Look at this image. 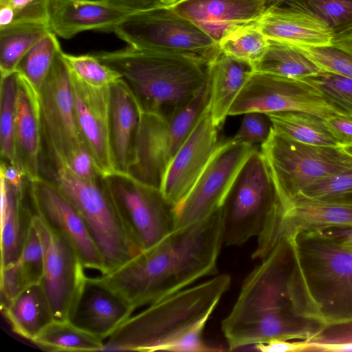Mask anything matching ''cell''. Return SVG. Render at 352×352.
I'll return each mask as SVG.
<instances>
[{"mask_svg":"<svg viewBox=\"0 0 352 352\" xmlns=\"http://www.w3.org/2000/svg\"><path fill=\"white\" fill-rule=\"evenodd\" d=\"M292 46L320 70L352 78V41L318 47Z\"/></svg>","mask_w":352,"mask_h":352,"instance_id":"36","label":"cell"},{"mask_svg":"<svg viewBox=\"0 0 352 352\" xmlns=\"http://www.w3.org/2000/svg\"><path fill=\"white\" fill-rule=\"evenodd\" d=\"M327 236L352 250V227L329 228L320 230Z\"/></svg>","mask_w":352,"mask_h":352,"instance_id":"50","label":"cell"},{"mask_svg":"<svg viewBox=\"0 0 352 352\" xmlns=\"http://www.w3.org/2000/svg\"><path fill=\"white\" fill-rule=\"evenodd\" d=\"M276 204V193L265 159L258 148L239 172L223 205V243L239 246L258 236Z\"/></svg>","mask_w":352,"mask_h":352,"instance_id":"10","label":"cell"},{"mask_svg":"<svg viewBox=\"0 0 352 352\" xmlns=\"http://www.w3.org/2000/svg\"><path fill=\"white\" fill-rule=\"evenodd\" d=\"M287 0H266V7L267 8L279 6Z\"/></svg>","mask_w":352,"mask_h":352,"instance_id":"52","label":"cell"},{"mask_svg":"<svg viewBox=\"0 0 352 352\" xmlns=\"http://www.w3.org/2000/svg\"><path fill=\"white\" fill-rule=\"evenodd\" d=\"M320 69L293 46L269 40L268 47L253 71L300 79Z\"/></svg>","mask_w":352,"mask_h":352,"instance_id":"32","label":"cell"},{"mask_svg":"<svg viewBox=\"0 0 352 352\" xmlns=\"http://www.w3.org/2000/svg\"><path fill=\"white\" fill-rule=\"evenodd\" d=\"M63 58L70 72L78 79L95 87H109L122 78L121 75L94 54L72 55L63 52Z\"/></svg>","mask_w":352,"mask_h":352,"instance_id":"39","label":"cell"},{"mask_svg":"<svg viewBox=\"0 0 352 352\" xmlns=\"http://www.w3.org/2000/svg\"><path fill=\"white\" fill-rule=\"evenodd\" d=\"M1 268L16 262L34 212L25 203V186L19 188L0 175Z\"/></svg>","mask_w":352,"mask_h":352,"instance_id":"26","label":"cell"},{"mask_svg":"<svg viewBox=\"0 0 352 352\" xmlns=\"http://www.w3.org/2000/svg\"><path fill=\"white\" fill-rule=\"evenodd\" d=\"M180 1L182 0H161V3L162 6L170 7L177 3Z\"/></svg>","mask_w":352,"mask_h":352,"instance_id":"53","label":"cell"},{"mask_svg":"<svg viewBox=\"0 0 352 352\" xmlns=\"http://www.w3.org/2000/svg\"><path fill=\"white\" fill-rule=\"evenodd\" d=\"M230 283L228 274H220L148 305L104 341V351H165L193 327L208 321Z\"/></svg>","mask_w":352,"mask_h":352,"instance_id":"5","label":"cell"},{"mask_svg":"<svg viewBox=\"0 0 352 352\" xmlns=\"http://www.w3.org/2000/svg\"><path fill=\"white\" fill-rule=\"evenodd\" d=\"M102 181L127 232L141 251L177 229L176 207L160 188L118 172L102 177Z\"/></svg>","mask_w":352,"mask_h":352,"instance_id":"11","label":"cell"},{"mask_svg":"<svg viewBox=\"0 0 352 352\" xmlns=\"http://www.w3.org/2000/svg\"><path fill=\"white\" fill-rule=\"evenodd\" d=\"M34 212L74 246L85 268L105 274L102 254L82 217L59 188L41 175L28 180Z\"/></svg>","mask_w":352,"mask_h":352,"instance_id":"17","label":"cell"},{"mask_svg":"<svg viewBox=\"0 0 352 352\" xmlns=\"http://www.w3.org/2000/svg\"><path fill=\"white\" fill-rule=\"evenodd\" d=\"M135 311L98 277H87L69 320L104 342Z\"/></svg>","mask_w":352,"mask_h":352,"instance_id":"21","label":"cell"},{"mask_svg":"<svg viewBox=\"0 0 352 352\" xmlns=\"http://www.w3.org/2000/svg\"><path fill=\"white\" fill-rule=\"evenodd\" d=\"M81 1H93V2H111V1H114V0H81Z\"/></svg>","mask_w":352,"mask_h":352,"instance_id":"55","label":"cell"},{"mask_svg":"<svg viewBox=\"0 0 352 352\" xmlns=\"http://www.w3.org/2000/svg\"><path fill=\"white\" fill-rule=\"evenodd\" d=\"M223 243L221 208L179 228L98 278L137 309L217 274Z\"/></svg>","mask_w":352,"mask_h":352,"instance_id":"1","label":"cell"},{"mask_svg":"<svg viewBox=\"0 0 352 352\" xmlns=\"http://www.w3.org/2000/svg\"><path fill=\"white\" fill-rule=\"evenodd\" d=\"M94 54L121 75L142 112L171 116L208 80V65L187 55L130 46Z\"/></svg>","mask_w":352,"mask_h":352,"instance_id":"4","label":"cell"},{"mask_svg":"<svg viewBox=\"0 0 352 352\" xmlns=\"http://www.w3.org/2000/svg\"><path fill=\"white\" fill-rule=\"evenodd\" d=\"M324 124L340 147L352 144V118L336 115L324 119Z\"/></svg>","mask_w":352,"mask_h":352,"instance_id":"47","label":"cell"},{"mask_svg":"<svg viewBox=\"0 0 352 352\" xmlns=\"http://www.w3.org/2000/svg\"><path fill=\"white\" fill-rule=\"evenodd\" d=\"M70 78L76 118L83 142L100 175L104 177L113 174L116 171L109 143V87L90 86L71 72Z\"/></svg>","mask_w":352,"mask_h":352,"instance_id":"19","label":"cell"},{"mask_svg":"<svg viewBox=\"0 0 352 352\" xmlns=\"http://www.w3.org/2000/svg\"><path fill=\"white\" fill-rule=\"evenodd\" d=\"M1 311L12 331L30 341L54 320L50 302L40 283L25 288Z\"/></svg>","mask_w":352,"mask_h":352,"instance_id":"28","label":"cell"},{"mask_svg":"<svg viewBox=\"0 0 352 352\" xmlns=\"http://www.w3.org/2000/svg\"><path fill=\"white\" fill-rule=\"evenodd\" d=\"M254 347L262 352L304 351L305 344L302 340H272L265 343L256 344Z\"/></svg>","mask_w":352,"mask_h":352,"instance_id":"48","label":"cell"},{"mask_svg":"<svg viewBox=\"0 0 352 352\" xmlns=\"http://www.w3.org/2000/svg\"><path fill=\"white\" fill-rule=\"evenodd\" d=\"M210 96L208 76L195 96L171 116L141 111L134 160L127 174L160 189L168 164L208 109Z\"/></svg>","mask_w":352,"mask_h":352,"instance_id":"7","label":"cell"},{"mask_svg":"<svg viewBox=\"0 0 352 352\" xmlns=\"http://www.w3.org/2000/svg\"><path fill=\"white\" fill-rule=\"evenodd\" d=\"M290 261L289 242L283 238L245 279L234 305L221 322L230 350L272 340H307L322 327L293 311Z\"/></svg>","mask_w":352,"mask_h":352,"instance_id":"2","label":"cell"},{"mask_svg":"<svg viewBox=\"0 0 352 352\" xmlns=\"http://www.w3.org/2000/svg\"><path fill=\"white\" fill-rule=\"evenodd\" d=\"M340 227H352V202L297 197L273 212L252 258L264 259L282 239L298 232Z\"/></svg>","mask_w":352,"mask_h":352,"instance_id":"16","label":"cell"},{"mask_svg":"<svg viewBox=\"0 0 352 352\" xmlns=\"http://www.w3.org/2000/svg\"><path fill=\"white\" fill-rule=\"evenodd\" d=\"M243 115L240 127L232 139L254 146L262 145L273 129L268 115L261 112H249Z\"/></svg>","mask_w":352,"mask_h":352,"instance_id":"43","label":"cell"},{"mask_svg":"<svg viewBox=\"0 0 352 352\" xmlns=\"http://www.w3.org/2000/svg\"><path fill=\"white\" fill-rule=\"evenodd\" d=\"M257 149L228 140L220 142L205 169L176 207L177 228L199 221L222 207L244 164Z\"/></svg>","mask_w":352,"mask_h":352,"instance_id":"14","label":"cell"},{"mask_svg":"<svg viewBox=\"0 0 352 352\" xmlns=\"http://www.w3.org/2000/svg\"><path fill=\"white\" fill-rule=\"evenodd\" d=\"M297 197L352 202V168L315 182L305 188Z\"/></svg>","mask_w":352,"mask_h":352,"instance_id":"41","label":"cell"},{"mask_svg":"<svg viewBox=\"0 0 352 352\" xmlns=\"http://www.w3.org/2000/svg\"><path fill=\"white\" fill-rule=\"evenodd\" d=\"M0 175L3 176L11 184L21 188L25 186L27 179L23 172L17 166L1 161Z\"/></svg>","mask_w":352,"mask_h":352,"instance_id":"49","label":"cell"},{"mask_svg":"<svg viewBox=\"0 0 352 352\" xmlns=\"http://www.w3.org/2000/svg\"><path fill=\"white\" fill-rule=\"evenodd\" d=\"M253 68L221 52L208 67L210 85L209 111L214 124L220 128L245 85Z\"/></svg>","mask_w":352,"mask_h":352,"instance_id":"27","label":"cell"},{"mask_svg":"<svg viewBox=\"0 0 352 352\" xmlns=\"http://www.w3.org/2000/svg\"><path fill=\"white\" fill-rule=\"evenodd\" d=\"M60 51L57 36L50 32L26 53L16 71L28 80L38 94Z\"/></svg>","mask_w":352,"mask_h":352,"instance_id":"35","label":"cell"},{"mask_svg":"<svg viewBox=\"0 0 352 352\" xmlns=\"http://www.w3.org/2000/svg\"><path fill=\"white\" fill-rule=\"evenodd\" d=\"M207 321H204L193 327L179 338L170 343L165 351L201 352L219 351L206 344L202 339V333Z\"/></svg>","mask_w":352,"mask_h":352,"instance_id":"45","label":"cell"},{"mask_svg":"<svg viewBox=\"0 0 352 352\" xmlns=\"http://www.w3.org/2000/svg\"><path fill=\"white\" fill-rule=\"evenodd\" d=\"M113 32L131 47L187 55L208 65L221 52L196 25L164 6L132 12Z\"/></svg>","mask_w":352,"mask_h":352,"instance_id":"9","label":"cell"},{"mask_svg":"<svg viewBox=\"0 0 352 352\" xmlns=\"http://www.w3.org/2000/svg\"><path fill=\"white\" fill-rule=\"evenodd\" d=\"M43 140L52 166L65 164L85 145L78 124L69 69L58 54L38 94Z\"/></svg>","mask_w":352,"mask_h":352,"instance_id":"12","label":"cell"},{"mask_svg":"<svg viewBox=\"0 0 352 352\" xmlns=\"http://www.w3.org/2000/svg\"><path fill=\"white\" fill-rule=\"evenodd\" d=\"M114 1L132 11L143 10L162 6L161 0H114Z\"/></svg>","mask_w":352,"mask_h":352,"instance_id":"51","label":"cell"},{"mask_svg":"<svg viewBox=\"0 0 352 352\" xmlns=\"http://www.w3.org/2000/svg\"><path fill=\"white\" fill-rule=\"evenodd\" d=\"M257 24L268 40L291 45L323 46L333 40L329 25L301 0L267 8Z\"/></svg>","mask_w":352,"mask_h":352,"instance_id":"20","label":"cell"},{"mask_svg":"<svg viewBox=\"0 0 352 352\" xmlns=\"http://www.w3.org/2000/svg\"><path fill=\"white\" fill-rule=\"evenodd\" d=\"M32 223L41 240L44 269L41 285L50 302L54 320H69L87 276L71 243L49 227L35 213Z\"/></svg>","mask_w":352,"mask_h":352,"instance_id":"15","label":"cell"},{"mask_svg":"<svg viewBox=\"0 0 352 352\" xmlns=\"http://www.w3.org/2000/svg\"><path fill=\"white\" fill-rule=\"evenodd\" d=\"M289 288L296 315L322 325L352 320V250L320 230L286 237Z\"/></svg>","mask_w":352,"mask_h":352,"instance_id":"3","label":"cell"},{"mask_svg":"<svg viewBox=\"0 0 352 352\" xmlns=\"http://www.w3.org/2000/svg\"><path fill=\"white\" fill-rule=\"evenodd\" d=\"M16 71L1 75L0 83V147L1 161L19 167L16 145Z\"/></svg>","mask_w":352,"mask_h":352,"instance_id":"33","label":"cell"},{"mask_svg":"<svg viewBox=\"0 0 352 352\" xmlns=\"http://www.w3.org/2000/svg\"><path fill=\"white\" fill-rule=\"evenodd\" d=\"M141 110L121 78L109 87V129L111 153L116 172L128 173L135 155Z\"/></svg>","mask_w":352,"mask_h":352,"instance_id":"24","label":"cell"},{"mask_svg":"<svg viewBox=\"0 0 352 352\" xmlns=\"http://www.w3.org/2000/svg\"><path fill=\"white\" fill-rule=\"evenodd\" d=\"M298 80L315 88L329 104L352 118V78L320 70Z\"/></svg>","mask_w":352,"mask_h":352,"instance_id":"37","label":"cell"},{"mask_svg":"<svg viewBox=\"0 0 352 352\" xmlns=\"http://www.w3.org/2000/svg\"><path fill=\"white\" fill-rule=\"evenodd\" d=\"M65 165L77 176L87 179L96 180L102 177L99 173L94 158L85 145L75 152Z\"/></svg>","mask_w":352,"mask_h":352,"instance_id":"46","label":"cell"},{"mask_svg":"<svg viewBox=\"0 0 352 352\" xmlns=\"http://www.w3.org/2000/svg\"><path fill=\"white\" fill-rule=\"evenodd\" d=\"M273 129L299 142L313 145L340 146L322 119L303 111H280L267 114Z\"/></svg>","mask_w":352,"mask_h":352,"instance_id":"29","label":"cell"},{"mask_svg":"<svg viewBox=\"0 0 352 352\" xmlns=\"http://www.w3.org/2000/svg\"><path fill=\"white\" fill-rule=\"evenodd\" d=\"M45 173L82 217L102 254L105 274L141 252L120 219L102 177L81 178L65 164L52 166Z\"/></svg>","mask_w":352,"mask_h":352,"instance_id":"6","label":"cell"},{"mask_svg":"<svg viewBox=\"0 0 352 352\" xmlns=\"http://www.w3.org/2000/svg\"><path fill=\"white\" fill-rule=\"evenodd\" d=\"M342 148L346 154L352 157V144L342 146Z\"/></svg>","mask_w":352,"mask_h":352,"instance_id":"54","label":"cell"},{"mask_svg":"<svg viewBox=\"0 0 352 352\" xmlns=\"http://www.w3.org/2000/svg\"><path fill=\"white\" fill-rule=\"evenodd\" d=\"M218 45L222 53L253 68L264 55L269 40L256 21L234 29L223 36Z\"/></svg>","mask_w":352,"mask_h":352,"instance_id":"34","label":"cell"},{"mask_svg":"<svg viewBox=\"0 0 352 352\" xmlns=\"http://www.w3.org/2000/svg\"><path fill=\"white\" fill-rule=\"evenodd\" d=\"M13 263L26 287L41 283L44 269V250L32 223L26 234L21 254Z\"/></svg>","mask_w":352,"mask_h":352,"instance_id":"40","label":"cell"},{"mask_svg":"<svg viewBox=\"0 0 352 352\" xmlns=\"http://www.w3.org/2000/svg\"><path fill=\"white\" fill-rule=\"evenodd\" d=\"M132 12L115 1L50 0L48 25L56 36L69 39L87 30L113 32Z\"/></svg>","mask_w":352,"mask_h":352,"instance_id":"23","label":"cell"},{"mask_svg":"<svg viewBox=\"0 0 352 352\" xmlns=\"http://www.w3.org/2000/svg\"><path fill=\"white\" fill-rule=\"evenodd\" d=\"M52 32L48 24L16 23L0 28L1 75L16 71L26 53Z\"/></svg>","mask_w":352,"mask_h":352,"instance_id":"30","label":"cell"},{"mask_svg":"<svg viewBox=\"0 0 352 352\" xmlns=\"http://www.w3.org/2000/svg\"><path fill=\"white\" fill-rule=\"evenodd\" d=\"M209 108L168 164L160 190L177 207L190 190L219 144Z\"/></svg>","mask_w":352,"mask_h":352,"instance_id":"18","label":"cell"},{"mask_svg":"<svg viewBox=\"0 0 352 352\" xmlns=\"http://www.w3.org/2000/svg\"><path fill=\"white\" fill-rule=\"evenodd\" d=\"M16 145L19 168L29 181L41 176L42 129L39 97L19 72Z\"/></svg>","mask_w":352,"mask_h":352,"instance_id":"25","label":"cell"},{"mask_svg":"<svg viewBox=\"0 0 352 352\" xmlns=\"http://www.w3.org/2000/svg\"><path fill=\"white\" fill-rule=\"evenodd\" d=\"M261 151L276 193L274 210L293 200L315 182L352 168V157L340 146L299 142L274 129L261 145Z\"/></svg>","mask_w":352,"mask_h":352,"instance_id":"8","label":"cell"},{"mask_svg":"<svg viewBox=\"0 0 352 352\" xmlns=\"http://www.w3.org/2000/svg\"><path fill=\"white\" fill-rule=\"evenodd\" d=\"M304 351H333L352 346V320L340 322L322 327L309 339L302 340Z\"/></svg>","mask_w":352,"mask_h":352,"instance_id":"42","label":"cell"},{"mask_svg":"<svg viewBox=\"0 0 352 352\" xmlns=\"http://www.w3.org/2000/svg\"><path fill=\"white\" fill-rule=\"evenodd\" d=\"M50 0H0V4L9 7L16 23L48 24Z\"/></svg>","mask_w":352,"mask_h":352,"instance_id":"44","label":"cell"},{"mask_svg":"<svg viewBox=\"0 0 352 352\" xmlns=\"http://www.w3.org/2000/svg\"><path fill=\"white\" fill-rule=\"evenodd\" d=\"M43 350L52 351H104V342L76 326L69 320H54L32 341Z\"/></svg>","mask_w":352,"mask_h":352,"instance_id":"31","label":"cell"},{"mask_svg":"<svg viewBox=\"0 0 352 352\" xmlns=\"http://www.w3.org/2000/svg\"><path fill=\"white\" fill-rule=\"evenodd\" d=\"M331 28L333 43L352 41V0H301Z\"/></svg>","mask_w":352,"mask_h":352,"instance_id":"38","label":"cell"},{"mask_svg":"<svg viewBox=\"0 0 352 352\" xmlns=\"http://www.w3.org/2000/svg\"><path fill=\"white\" fill-rule=\"evenodd\" d=\"M289 111L307 112L322 119L344 116L305 82L256 72H253L237 96L228 116Z\"/></svg>","mask_w":352,"mask_h":352,"instance_id":"13","label":"cell"},{"mask_svg":"<svg viewBox=\"0 0 352 352\" xmlns=\"http://www.w3.org/2000/svg\"><path fill=\"white\" fill-rule=\"evenodd\" d=\"M219 43L239 26L257 21L266 0H182L170 6Z\"/></svg>","mask_w":352,"mask_h":352,"instance_id":"22","label":"cell"}]
</instances>
